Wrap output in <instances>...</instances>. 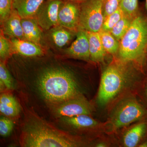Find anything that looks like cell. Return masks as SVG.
Listing matches in <instances>:
<instances>
[{
    "instance_id": "cell-33",
    "label": "cell",
    "mask_w": 147,
    "mask_h": 147,
    "mask_svg": "<svg viewBox=\"0 0 147 147\" xmlns=\"http://www.w3.org/2000/svg\"></svg>"
},
{
    "instance_id": "cell-2",
    "label": "cell",
    "mask_w": 147,
    "mask_h": 147,
    "mask_svg": "<svg viewBox=\"0 0 147 147\" xmlns=\"http://www.w3.org/2000/svg\"><path fill=\"white\" fill-rule=\"evenodd\" d=\"M119 56L125 61H142L147 54V16L139 13L119 41Z\"/></svg>"
},
{
    "instance_id": "cell-7",
    "label": "cell",
    "mask_w": 147,
    "mask_h": 147,
    "mask_svg": "<svg viewBox=\"0 0 147 147\" xmlns=\"http://www.w3.org/2000/svg\"><path fill=\"white\" fill-rule=\"evenodd\" d=\"M61 0H47L43 3L34 18L41 29L48 30L58 25V14Z\"/></svg>"
},
{
    "instance_id": "cell-28",
    "label": "cell",
    "mask_w": 147,
    "mask_h": 147,
    "mask_svg": "<svg viewBox=\"0 0 147 147\" xmlns=\"http://www.w3.org/2000/svg\"><path fill=\"white\" fill-rule=\"evenodd\" d=\"M14 124L12 121L5 117L0 119V134L3 137L10 135L13 129Z\"/></svg>"
},
{
    "instance_id": "cell-24",
    "label": "cell",
    "mask_w": 147,
    "mask_h": 147,
    "mask_svg": "<svg viewBox=\"0 0 147 147\" xmlns=\"http://www.w3.org/2000/svg\"><path fill=\"white\" fill-rule=\"evenodd\" d=\"M13 53L11 42L5 37L2 30L1 29L0 33V57L1 59L5 60Z\"/></svg>"
},
{
    "instance_id": "cell-25",
    "label": "cell",
    "mask_w": 147,
    "mask_h": 147,
    "mask_svg": "<svg viewBox=\"0 0 147 147\" xmlns=\"http://www.w3.org/2000/svg\"><path fill=\"white\" fill-rule=\"evenodd\" d=\"M0 80L1 85L4 86L8 89H12L14 88V83L12 77L5 65L1 61L0 63Z\"/></svg>"
},
{
    "instance_id": "cell-6",
    "label": "cell",
    "mask_w": 147,
    "mask_h": 147,
    "mask_svg": "<svg viewBox=\"0 0 147 147\" xmlns=\"http://www.w3.org/2000/svg\"><path fill=\"white\" fill-rule=\"evenodd\" d=\"M145 115L146 111L139 103L128 100L118 110L113 119V125L116 128L123 127L140 120Z\"/></svg>"
},
{
    "instance_id": "cell-3",
    "label": "cell",
    "mask_w": 147,
    "mask_h": 147,
    "mask_svg": "<svg viewBox=\"0 0 147 147\" xmlns=\"http://www.w3.org/2000/svg\"><path fill=\"white\" fill-rule=\"evenodd\" d=\"M21 145L27 147H71L76 142L63 132L42 123L27 127L22 134Z\"/></svg>"
},
{
    "instance_id": "cell-23",
    "label": "cell",
    "mask_w": 147,
    "mask_h": 147,
    "mask_svg": "<svg viewBox=\"0 0 147 147\" xmlns=\"http://www.w3.org/2000/svg\"><path fill=\"white\" fill-rule=\"evenodd\" d=\"M123 15L120 7H119L115 12L104 18L102 30L106 31H111Z\"/></svg>"
},
{
    "instance_id": "cell-20",
    "label": "cell",
    "mask_w": 147,
    "mask_h": 147,
    "mask_svg": "<svg viewBox=\"0 0 147 147\" xmlns=\"http://www.w3.org/2000/svg\"><path fill=\"white\" fill-rule=\"evenodd\" d=\"M98 33L102 45L107 53L113 55L118 52L119 41L113 36L110 32L101 30Z\"/></svg>"
},
{
    "instance_id": "cell-1",
    "label": "cell",
    "mask_w": 147,
    "mask_h": 147,
    "mask_svg": "<svg viewBox=\"0 0 147 147\" xmlns=\"http://www.w3.org/2000/svg\"><path fill=\"white\" fill-rule=\"evenodd\" d=\"M40 93L52 102L71 99L78 93L77 84L70 71L62 68H50L40 76L37 82Z\"/></svg>"
},
{
    "instance_id": "cell-9",
    "label": "cell",
    "mask_w": 147,
    "mask_h": 147,
    "mask_svg": "<svg viewBox=\"0 0 147 147\" xmlns=\"http://www.w3.org/2000/svg\"><path fill=\"white\" fill-rule=\"evenodd\" d=\"M91 111L89 103L84 98H71L64 101L57 109L56 113L59 117H64L89 115Z\"/></svg>"
},
{
    "instance_id": "cell-8",
    "label": "cell",
    "mask_w": 147,
    "mask_h": 147,
    "mask_svg": "<svg viewBox=\"0 0 147 147\" xmlns=\"http://www.w3.org/2000/svg\"><path fill=\"white\" fill-rule=\"evenodd\" d=\"M80 3L63 1L58 14V25L74 32L79 30Z\"/></svg>"
},
{
    "instance_id": "cell-19",
    "label": "cell",
    "mask_w": 147,
    "mask_h": 147,
    "mask_svg": "<svg viewBox=\"0 0 147 147\" xmlns=\"http://www.w3.org/2000/svg\"><path fill=\"white\" fill-rule=\"evenodd\" d=\"M63 119L75 128H87L95 126L97 122L88 115H79L72 117H64Z\"/></svg>"
},
{
    "instance_id": "cell-13",
    "label": "cell",
    "mask_w": 147,
    "mask_h": 147,
    "mask_svg": "<svg viewBox=\"0 0 147 147\" xmlns=\"http://www.w3.org/2000/svg\"><path fill=\"white\" fill-rule=\"evenodd\" d=\"M21 24L25 40L40 46L42 38L41 28L34 18H22Z\"/></svg>"
},
{
    "instance_id": "cell-30",
    "label": "cell",
    "mask_w": 147,
    "mask_h": 147,
    "mask_svg": "<svg viewBox=\"0 0 147 147\" xmlns=\"http://www.w3.org/2000/svg\"><path fill=\"white\" fill-rule=\"evenodd\" d=\"M141 147H147V142H144L140 146Z\"/></svg>"
},
{
    "instance_id": "cell-4",
    "label": "cell",
    "mask_w": 147,
    "mask_h": 147,
    "mask_svg": "<svg viewBox=\"0 0 147 147\" xmlns=\"http://www.w3.org/2000/svg\"><path fill=\"white\" fill-rule=\"evenodd\" d=\"M80 5L79 30L99 32L104 19L102 0H86Z\"/></svg>"
},
{
    "instance_id": "cell-14",
    "label": "cell",
    "mask_w": 147,
    "mask_h": 147,
    "mask_svg": "<svg viewBox=\"0 0 147 147\" xmlns=\"http://www.w3.org/2000/svg\"><path fill=\"white\" fill-rule=\"evenodd\" d=\"M45 0H13V8L21 18H34Z\"/></svg>"
},
{
    "instance_id": "cell-11",
    "label": "cell",
    "mask_w": 147,
    "mask_h": 147,
    "mask_svg": "<svg viewBox=\"0 0 147 147\" xmlns=\"http://www.w3.org/2000/svg\"><path fill=\"white\" fill-rule=\"evenodd\" d=\"M21 19L18 11L13 8L10 16L1 24L4 34L11 38L25 40Z\"/></svg>"
},
{
    "instance_id": "cell-32",
    "label": "cell",
    "mask_w": 147,
    "mask_h": 147,
    "mask_svg": "<svg viewBox=\"0 0 147 147\" xmlns=\"http://www.w3.org/2000/svg\"><path fill=\"white\" fill-rule=\"evenodd\" d=\"M146 15L147 16V0H146Z\"/></svg>"
},
{
    "instance_id": "cell-15",
    "label": "cell",
    "mask_w": 147,
    "mask_h": 147,
    "mask_svg": "<svg viewBox=\"0 0 147 147\" xmlns=\"http://www.w3.org/2000/svg\"><path fill=\"white\" fill-rule=\"evenodd\" d=\"M87 32L89 42L90 58L92 61L96 62L102 61L106 52L102 45L99 33Z\"/></svg>"
},
{
    "instance_id": "cell-21",
    "label": "cell",
    "mask_w": 147,
    "mask_h": 147,
    "mask_svg": "<svg viewBox=\"0 0 147 147\" xmlns=\"http://www.w3.org/2000/svg\"><path fill=\"white\" fill-rule=\"evenodd\" d=\"M133 19L123 15L120 20L116 24L110 32L119 41L128 30Z\"/></svg>"
},
{
    "instance_id": "cell-29",
    "label": "cell",
    "mask_w": 147,
    "mask_h": 147,
    "mask_svg": "<svg viewBox=\"0 0 147 147\" xmlns=\"http://www.w3.org/2000/svg\"><path fill=\"white\" fill-rule=\"evenodd\" d=\"M61 1H69L74 2H76L81 3L86 0H61Z\"/></svg>"
},
{
    "instance_id": "cell-10",
    "label": "cell",
    "mask_w": 147,
    "mask_h": 147,
    "mask_svg": "<svg viewBox=\"0 0 147 147\" xmlns=\"http://www.w3.org/2000/svg\"><path fill=\"white\" fill-rule=\"evenodd\" d=\"M66 55L73 58L88 60L90 58L89 42L87 32L79 30L75 40L65 50Z\"/></svg>"
},
{
    "instance_id": "cell-31",
    "label": "cell",
    "mask_w": 147,
    "mask_h": 147,
    "mask_svg": "<svg viewBox=\"0 0 147 147\" xmlns=\"http://www.w3.org/2000/svg\"><path fill=\"white\" fill-rule=\"evenodd\" d=\"M97 147H105V145L104 144H102V143H100V144H98L96 146Z\"/></svg>"
},
{
    "instance_id": "cell-26",
    "label": "cell",
    "mask_w": 147,
    "mask_h": 147,
    "mask_svg": "<svg viewBox=\"0 0 147 147\" xmlns=\"http://www.w3.org/2000/svg\"><path fill=\"white\" fill-rule=\"evenodd\" d=\"M13 0H0V22L2 24L13 9Z\"/></svg>"
},
{
    "instance_id": "cell-16",
    "label": "cell",
    "mask_w": 147,
    "mask_h": 147,
    "mask_svg": "<svg viewBox=\"0 0 147 147\" xmlns=\"http://www.w3.org/2000/svg\"><path fill=\"white\" fill-rule=\"evenodd\" d=\"M21 107L15 98L11 95L4 94L0 97V112L4 115L14 117L18 115Z\"/></svg>"
},
{
    "instance_id": "cell-12",
    "label": "cell",
    "mask_w": 147,
    "mask_h": 147,
    "mask_svg": "<svg viewBox=\"0 0 147 147\" xmlns=\"http://www.w3.org/2000/svg\"><path fill=\"white\" fill-rule=\"evenodd\" d=\"M13 53L27 57H36L43 55L40 46L26 40L12 38L10 40Z\"/></svg>"
},
{
    "instance_id": "cell-22",
    "label": "cell",
    "mask_w": 147,
    "mask_h": 147,
    "mask_svg": "<svg viewBox=\"0 0 147 147\" xmlns=\"http://www.w3.org/2000/svg\"><path fill=\"white\" fill-rule=\"evenodd\" d=\"M119 7L125 16L132 19L139 13L138 0H120Z\"/></svg>"
},
{
    "instance_id": "cell-17",
    "label": "cell",
    "mask_w": 147,
    "mask_h": 147,
    "mask_svg": "<svg viewBox=\"0 0 147 147\" xmlns=\"http://www.w3.org/2000/svg\"><path fill=\"white\" fill-rule=\"evenodd\" d=\"M50 30L51 38L55 45L59 48L66 45L73 37L74 32L59 25Z\"/></svg>"
},
{
    "instance_id": "cell-5",
    "label": "cell",
    "mask_w": 147,
    "mask_h": 147,
    "mask_svg": "<svg viewBox=\"0 0 147 147\" xmlns=\"http://www.w3.org/2000/svg\"><path fill=\"white\" fill-rule=\"evenodd\" d=\"M124 80L122 71L115 65L108 67L103 71L98 95V100L101 105L109 102L120 90Z\"/></svg>"
},
{
    "instance_id": "cell-18",
    "label": "cell",
    "mask_w": 147,
    "mask_h": 147,
    "mask_svg": "<svg viewBox=\"0 0 147 147\" xmlns=\"http://www.w3.org/2000/svg\"><path fill=\"white\" fill-rule=\"evenodd\" d=\"M146 126V123H142L129 129L124 137L125 146L127 147L136 146L145 134Z\"/></svg>"
},
{
    "instance_id": "cell-27",
    "label": "cell",
    "mask_w": 147,
    "mask_h": 147,
    "mask_svg": "<svg viewBox=\"0 0 147 147\" xmlns=\"http://www.w3.org/2000/svg\"><path fill=\"white\" fill-rule=\"evenodd\" d=\"M120 0H102L104 18L116 11L119 7Z\"/></svg>"
}]
</instances>
